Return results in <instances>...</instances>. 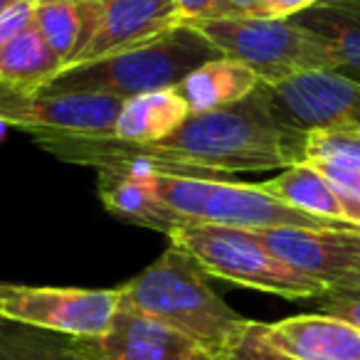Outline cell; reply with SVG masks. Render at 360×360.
<instances>
[{
	"instance_id": "obj_1",
	"label": "cell",
	"mask_w": 360,
	"mask_h": 360,
	"mask_svg": "<svg viewBox=\"0 0 360 360\" xmlns=\"http://www.w3.org/2000/svg\"><path fill=\"white\" fill-rule=\"evenodd\" d=\"M32 141L65 163L94 170L225 178L227 173L284 170L301 163L306 160L309 134L276 114L269 86L262 84L235 106L191 114L186 124L153 143L67 134H35Z\"/></svg>"
},
{
	"instance_id": "obj_2",
	"label": "cell",
	"mask_w": 360,
	"mask_h": 360,
	"mask_svg": "<svg viewBox=\"0 0 360 360\" xmlns=\"http://www.w3.org/2000/svg\"><path fill=\"white\" fill-rule=\"evenodd\" d=\"M200 262L170 242L139 276L121 286L124 304L193 338L217 360L245 333L250 319L225 304L207 284Z\"/></svg>"
},
{
	"instance_id": "obj_3",
	"label": "cell",
	"mask_w": 360,
	"mask_h": 360,
	"mask_svg": "<svg viewBox=\"0 0 360 360\" xmlns=\"http://www.w3.org/2000/svg\"><path fill=\"white\" fill-rule=\"evenodd\" d=\"M217 57H222L220 50L198 27L175 25L143 45L60 72L40 94L101 91L134 99L150 91L178 89L193 70Z\"/></svg>"
},
{
	"instance_id": "obj_4",
	"label": "cell",
	"mask_w": 360,
	"mask_h": 360,
	"mask_svg": "<svg viewBox=\"0 0 360 360\" xmlns=\"http://www.w3.org/2000/svg\"><path fill=\"white\" fill-rule=\"evenodd\" d=\"M170 220V235L186 225L257 227H343L284 205L259 183L230 178H195L175 173H141ZM168 235V237H170Z\"/></svg>"
},
{
	"instance_id": "obj_5",
	"label": "cell",
	"mask_w": 360,
	"mask_h": 360,
	"mask_svg": "<svg viewBox=\"0 0 360 360\" xmlns=\"http://www.w3.org/2000/svg\"><path fill=\"white\" fill-rule=\"evenodd\" d=\"M193 27L202 32L222 57L257 72L264 84H281L306 72L333 70L328 42L296 18H217Z\"/></svg>"
},
{
	"instance_id": "obj_6",
	"label": "cell",
	"mask_w": 360,
	"mask_h": 360,
	"mask_svg": "<svg viewBox=\"0 0 360 360\" xmlns=\"http://www.w3.org/2000/svg\"><path fill=\"white\" fill-rule=\"evenodd\" d=\"M188 250L210 276L289 301L326 299L328 289L274 257L250 230L220 225H186L168 237Z\"/></svg>"
},
{
	"instance_id": "obj_7",
	"label": "cell",
	"mask_w": 360,
	"mask_h": 360,
	"mask_svg": "<svg viewBox=\"0 0 360 360\" xmlns=\"http://www.w3.org/2000/svg\"><path fill=\"white\" fill-rule=\"evenodd\" d=\"M124 294L119 289L79 286H27L6 281L0 286V319L70 338L91 340L111 330Z\"/></svg>"
},
{
	"instance_id": "obj_8",
	"label": "cell",
	"mask_w": 360,
	"mask_h": 360,
	"mask_svg": "<svg viewBox=\"0 0 360 360\" xmlns=\"http://www.w3.org/2000/svg\"><path fill=\"white\" fill-rule=\"evenodd\" d=\"M124 101L101 91L60 94H15L0 89V121L6 129L25 134L114 136Z\"/></svg>"
},
{
	"instance_id": "obj_9",
	"label": "cell",
	"mask_w": 360,
	"mask_h": 360,
	"mask_svg": "<svg viewBox=\"0 0 360 360\" xmlns=\"http://www.w3.org/2000/svg\"><path fill=\"white\" fill-rule=\"evenodd\" d=\"M276 114L294 129L360 134V82L333 70L306 72L266 84Z\"/></svg>"
},
{
	"instance_id": "obj_10",
	"label": "cell",
	"mask_w": 360,
	"mask_h": 360,
	"mask_svg": "<svg viewBox=\"0 0 360 360\" xmlns=\"http://www.w3.org/2000/svg\"><path fill=\"white\" fill-rule=\"evenodd\" d=\"M250 232L284 264L328 291L360 269L358 227H257Z\"/></svg>"
},
{
	"instance_id": "obj_11",
	"label": "cell",
	"mask_w": 360,
	"mask_h": 360,
	"mask_svg": "<svg viewBox=\"0 0 360 360\" xmlns=\"http://www.w3.org/2000/svg\"><path fill=\"white\" fill-rule=\"evenodd\" d=\"M79 343L96 360H217L193 338L131 309L124 301L109 333Z\"/></svg>"
},
{
	"instance_id": "obj_12",
	"label": "cell",
	"mask_w": 360,
	"mask_h": 360,
	"mask_svg": "<svg viewBox=\"0 0 360 360\" xmlns=\"http://www.w3.org/2000/svg\"><path fill=\"white\" fill-rule=\"evenodd\" d=\"M175 25H183L175 0H104L99 30L77 65H89L129 47L143 45Z\"/></svg>"
},
{
	"instance_id": "obj_13",
	"label": "cell",
	"mask_w": 360,
	"mask_h": 360,
	"mask_svg": "<svg viewBox=\"0 0 360 360\" xmlns=\"http://www.w3.org/2000/svg\"><path fill=\"white\" fill-rule=\"evenodd\" d=\"M264 335L299 360H360V328L326 311L264 323Z\"/></svg>"
},
{
	"instance_id": "obj_14",
	"label": "cell",
	"mask_w": 360,
	"mask_h": 360,
	"mask_svg": "<svg viewBox=\"0 0 360 360\" xmlns=\"http://www.w3.org/2000/svg\"><path fill=\"white\" fill-rule=\"evenodd\" d=\"M104 0H37L35 25L70 70L99 30ZM62 70V72H65Z\"/></svg>"
},
{
	"instance_id": "obj_15",
	"label": "cell",
	"mask_w": 360,
	"mask_h": 360,
	"mask_svg": "<svg viewBox=\"0 0 360 360\" xmlns=\"http://www.w3.org/2000/svg\"><path fill=\"white\" fill-rule=\"evenodd\" d=\"M262 84L264 82L247 65L230 57H217L193 70L178 86V91L191 106V114H207L240 104Z\"/></svg>"
},
{
	"instance_id": "obj_16",
	"label": "cell",
	"mask_w": 360,
	"mask_h": 360,
	"mask_svg": "<svg viewBox=\"0 0 360 360\" xmlns=\"http://www.w3.org/2000/svg\"><path fill=\"white\" fill-rule=\"evenodd\" d=\"M62 70V60L37 25L0 45V89L40 94Z\"/></svg>"
},
{
	"instance_id": "obj_17",
	"label": "cell",
	"mask_w": 360,
	"mask_h": 360,
	"mask_svg": "<svg viewBox=\"0 0 360 360\" xmlns=\"http://www.w3.org/2000/svg\"><path fill=\"white\" fill-rule=\"evenodd\" d=\"M296 20L328 42L333 72L360 82V0H316Z\"/></svg>"
},
{
	"instance_id": "obj_18",
	"label": "cell",
	"mask_w": 360,
	"mask_h": 360,
	"mask_svg": "<svg viewBox=\"0 0 360 360\" xmlns=\"http://www.w3.org/2000/svg\"><path fill=\"white\" fill-rule=\"evenodd\" d=\"M191 119V106L178 89L141 94L124 101L116 119L114 139L126 143H153L173 134Z\"/></svg>"
},
{
	"instance_id": "obj_19",
	"label": "cell",
	"mask_w": 360,
	"mask_h": 360,
	"mask_svg": "<svg viewBox=\"0 0 360 360\" xmlns=\"http://www.w3.org/2000/svg\"><path fill=\"white\" fill-rule=\"evenodd\" d=\"M96 193L106 212L119 217L121 222L158 230L165 237L170 235L173 227L168 212L155 200L146 175L131 170H96Z\"/></svg>"
},
{
	"instance_id": "obj_20",
	"label": "cell",
	"mask_w": 360,
	"mask_h": 360,
	"mask_svg": "<svg viewBox=\"0 0 360 360\" xmlns=\"http://www.w3.org/2000/svg\"><path fill=\"white\" fill-rule=\"evenodd\" d=\"M259 186L269 195H274L276 200L294 207V210L321 217V220L333 222V225L350 227L330 183L311 160L289 165V168H284L281 173H276L274 178L264 180Z\"/></svg>"
},
{
	"instance_id": "obj_21",
	"label": "cell",
	"mask_w": 360,
	"mask_h": 360,
	"mask_svg": "<svg viewBox=\"0 0 360 360\" xmlns=\"http://www.w3.org/2000/svg\"><path fill=\"white\" fill-rule=\"evenodd\" d=\"M0 360H96L77 338L0 319Z\"/></svg>"
},
{
	"instance_id": "obj_22",
	"label": "cell",
	"mask_w": 360,
	"mask_h": 360,
	"mask_svg": "<svg viewBox=\"0 0 360 360\" xmlns=\"http://www.w3.org/2000/svg\"><path fill=\"white\" fill-rule=\"evenodd\" d=\"M306 160H328L360 173V134L355 131H311Z\"/></svg>"
},
{
	"instance_id": "obj_23",
	"label": "cell",
	"mask_w": 360,
	"mask_h": 360,
	"mask_svg": "<svg viewBox=\"0 0 360 360\" xmlns=\"http://www.w3.org/2000/svg\"><path fill=\"white\" fill-rule=\"evenodd\" d=\"M311 163H314L330 183L335 198L340 200V207H343L348 225L360 230V173L358 170L343 168V165L328 163V160H311Z\"/></svg>"
},
{
	"instance_id": "obj_24",
	"label": "cell",
	"mask_w": 360,
	"mask_h": 360,
	"mask_svg": "<svg viewBox=\"0 0 360 360\" xmlns=\"http://www.w3.org/2000/svg\"><path fill=\"white\" fill-rule=\"evenodd\" d=\"M222 360H299V358L276 348L264 335V323L250 319L245 333L237 338V343L227 350Z\"/></svg>"
},
{
	"instance_id": "obj_25",
	"label": "cell",
	"mask_w": 360,
	"mask_h": 360,
	"mask_svg": "<svg viewBox=\"0 0 360 360\" xmlns=\"http://www.w3.org/2000/svg\"><path fill=\"white\" fill-rule=\"evenodd\" d=\"M35 8L37 0H13V3L3 6V13H0V45L25 32L30 25H35Z\"/></svg>"
},
{
	"instance_id": "obj_26",
	"label": "cell",
	"mask_w": 360,
	"mask_h": 360,
	"mask_svg": "<svg viewBox=\"0 0 360 360\" xmlns=\"http://www.w3.org/2000/svg\"><path fill=\"white\" fill-rule=\"evenodd\" d=\"M183 25L222 18V0H175Z\"/></svg>"
},
{
	"instance_id": "obj_27",
	"label": "cell",
	"mask_w": 360,
	"mask_h": 360,
	"mask_svg": "<svg viewBox=\"0 0 360 360\" xmlns=\"http://www.w3.org/2000/svg\"><path fill=\"white\" fill-rule=\"evenodd\" d=\"M222 18H269L264 0H222Z\"/></svg>"
},
{
	"instance_id": "obj_28",
	"label": "cell",
	"mask_w": 360,
	"mask_h": 360,
	"mask_svg": "<svg viewBox=\"0 0 360 360\" xmlns=\"http://www.w3.org/2000/svg\"><path fill=\"white\" fill-rule=\"evenodd\" d=\"M323 311L340 316V319H348L350 323H355L360 328V299H326Z\"/></svg>"
},
{
	"instance_id": "obj_29",
	"label": "cell",
	"mask_w": 360,
	"mask_h": 360,
	"mask_svg": "<svg viewBox=\"0 0 360 360\" xmlns=\"http://www.w3.org/2000/svg\"><path fill=\"white\" fill-rule=\"evenodd\" d=\"M264 3L269 18H296L306 8L314 6L316 0H264Z\"/></svg>"
},
{
	"instance_id": "obj_30",
	"label": "cell",
	"mask_w": 360,
	"mask_h": 360,
	"mask_svg": "<svg viewBox=\"0 0 360 360\" xmlns=\"http://www.w3.org/2000/svg\"><path fill=\"white\" fill-rule=\"evenodd\" d=\"M326 299H360V269L355 274H350L348 279H343L340 284H335Z\"/></svg>"
},
{
	"instance_id": "obj_31",
	"label": "cell",
	"mask_w": 360,
	"mask_h": 360,
	"mask_svg": "<svg viewBox=\"0 0 360 360\" xmlns=\"http://www.w3.org/2000/svg\"><path fill=\"white\" fill-rule=\"evenodd\" d=\"M8 3H13V0H3V6H8Z\"/></svg>"
}]
</instances>
